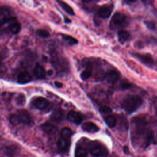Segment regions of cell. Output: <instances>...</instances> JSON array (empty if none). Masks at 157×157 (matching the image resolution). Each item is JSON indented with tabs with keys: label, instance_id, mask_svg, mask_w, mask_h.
<instances>
[{
	"label": "cell",
	"instance_id": "cell-1",
	"mask_svg": "<svg viewBox=\"0 0 157 157\" xmlns=\"http://www.w3.org/2000/svg\"><path fill=\"white\" fill-rule=\"evenodd\" d=\"M152 137L151 131L147 128V122L145 118L136 117L133 120L132 128V139L138 142L142 139V144L148 145Z\"/></svg>",
	"mask_w": 157,
	"mask_h": 157
},
{
	"label": "cell",
	"instance_id": "cell-2",
	"mask_svg": "<svg viewBox=\"0 0 157 157\" xmlns=\"http://www.w3.org/2000/svg\"><path fill=\"white\" fill-rule=\"evenodd\" d=\"M143 103V100L142 98L135 94L128 95L121 102V105L122 109L129 114H131L137 109L142 105Z\"/></svg>",
	"mask_w": 157,
	"mask_h": 157
},
{
	"label": "cell",
	"instance_id": "cell-3",
	"mask_svg": "<svg viewBox=\"0 0 157 157\" xmlns=\"http://www.w3.org/2000/svg\"><path fill=\"white\" fill-rule=\"evenodd\" d=\"M126 17L123 13L120 12L115 13L110 20V28L112 29H115L122 26L126 21Z\"/></svg>",
	"mask_w": 157,
	"mask_h": 157
},
{
	"label": "cell",
	"instance_id": "cell-4",
	"mask_svg": "<svg viewBox=\"0 0 157 157\" xmlns=\"http://www.w3.org/2000/svg\"><path fill=\"white\" fill-rule=\"evenodd\" d=\"M133 56L136 58H137V59H138L143 64L151 68L155 65V61L153 60V57L151 56V55L148 53H146V54L134 53Z\"/></svg>",
	"mask_w": 157,
	"mask_h": 157
},
{
	"label": "cell",
	"instance_id": "cell-5",
	"mask_svg": "<svg viewBox=\"0 0 157 157\" xmlns=\"http://www.w3.org/2000/svg\"><path fill=\"white\" fill-rule=\"evenodd\" d=\"M67 117L71 122L76 124H80L83 120L82 115L79 112L74 110H70L67 113Z\"/></svg>",
	"mask_w": 157,
	"mask_h": 157
},
{
	"label": "cell",
	"instance_id": "cell-6",
	"mask_svg": "<svg viewBox=\"0 0 157 157\" xmlns=\"http://www.w3.org/2000/svg\"><path fill=\"white\" fill-rule=\"evenodd\" d=\"M49 104V101L47 99L42 97H39L34 101V106L37 109L42 110L45 109L48 106Z\"/></svg>",
	"mask_w": 157,
	"mask_h": 157
},
{
	"label": "cell",
	"instance_id": "cell-7",
	"mask_svg": "<svg viewBox=\"0 0 157 157\" xmlns=\"http://www.w3.org/2000/svg\"><path fill=\"white\" fill-rule=\"evenodd\" d=\"M120 77L119 73L115 70H111L109 71L105 74V79L107 82L110 83H114L116 82Z\"/></svg>",
	"mask_w": 157,
	"mask_h": 157
},
{
	"label": "cell",
	"instance_id": "cell-8",
	"mask_svg": "<svg viewBox=\"0 0 157 157\" xmlns=\"http://www.w3.org/2000/svg\"><path fill=\"white\" fill-rule=\"evenodd\" d=\"M82 129L83 131L90 133L96 132L99 129V127L96 124L91 121L85 122V123H83V124L82 125Z\"/></svg>",
	"mask_w": 157,
	"mask_h": 157
},
{
	"label": "cell",
	"instance_id": "cell-9",
	"mask_svg": "<svg viewBox=\"0 0 157 157\" xmlns=\"http://www.w3.org/2000/svg\"><path fill=\"white\" fill-rule=\"evenodd\" d=\"M18 117L19 118L20 123L23 124H29L31 121L30 115L29 113L25 110H21L19 111Z\"/></svg>",
	"mask_w": 157,
	"mask_h": 157
},
{
	"label": "cell",
	"instance_id": "cell-10",
	"mask_svg": "<svg viewBox=\"0 0 157 157\" xmlns=\"http://www.w3.org/2000/svg\"><path fill=\"white\" fill-rule=\"evenodd\" d=\"M34 74L38 78H44L45 77L46 72L45 69L40 64L37 63L34 69Z\"/></svg>",
	"mask_w": 157,
	"mask_h": 157
},
{
	"label": "cell",
	"instance_id": "cell-11",
	"mask_svg": "<svg viewBox=\"0 0 157 157\" xmlns=\"http://www.w3.org/2000/svg\"><path fill=\"white\" fill-rule=\"evenodd\" d=\"M31 80V77L28 72H21L17 78V81L20 84H25L30 82Z\"/></svg>",
	"mask_w": 157,
	"mask_h": 157
},
{
	"label": "cell",
	"instance_id": "cell-12",
	"mask_svg": "<svg viewBox=\"0 0 157 157\" xmlns=\"http://www.w3.org/2000/svg\"><path fill=\"white\" fill-rule=\"evenodd\" d=\"M64 113L61 110H56L52 113L50 116V119L52 121L58 123H59L63 118Z\"/></svg>",
	"mask_w": 157,
	"mask_h": 157
},
{
	"label": "cell",
	"instance_id": "cell-13",
	"mask_svg": "<svg viewBox=\"0 0 157 157\" xmlns=\"http://www.w3.org/2000/svg\"><path fill=\"white\" fill-rule=\"evenodd\" d=\"M41 129L44 131L45 133L48 134H54L57 131V128L56 126L52 124L49 123H45L41 125Z\"/></svg>",
	"mask_w": 157,
	"mask_h": 157
},
{
	"label": "cell",
	"instance_id": "cell-14",
	"mask_svg": "<svg viewBox=\"0 0 157 157\" xmlns=\"http://www.w3.org/2000/svg\"><path fill=\"white\" fill-rule=\"evenodd\" d=\"M69 147L68 140L65 139L63 137H60L57 142V147L58 150L61 151H66Z\"/></svg>",
	"mask_w": 157,
	"mask_h": 157
},
{
	"label": "cell",
	"instance_id": "cell-15",
	"mask_svg": "<svg viewBox=\"0 0 157 157\" xmlns=\"http://www.w3.org/2000/svg\"><path fill=\"white\" fill-rule=\"evenodd\" d=\"M130 37V34L126 30H120L118 32V40L121 44H124Z\"/></svg>",
	"mask_w": 157,
	"mask_h": 157
},
{
	"label": "cell",
	"instance_id": "cell-16",
	"mask_svg": "<svg viewBox=\"0 0 157 157\" xmlns=\"http://www.w3.org/2000/svg\"><path fill=\"white\" fill-rule=\"evenodd\" d=\"M90 153L94 157L102 156L104 154V150L100 146H94L90 149Z\"/></svg>",
	"mask_w": 157,
	"mask_h": 157
},
{
	"label": "cell",
	"instance_id": "cell-17",
	"mask_svg": "<svg viewBox=\"0 0 157 157\" xmlns=\"http://www.w3.org/2000/svg\"><path fill=\"white\" fill-rule=\"evenodd\" d=\"M9 29L10 31L13 34H17L20 32L21 29V25L20 23L13 21L10 23L9 25Z\"/></svg>",
	"mask_w": 157,
	"mask_h": 157
},
{
	"label": "cell",
	"instance_id": "cell-18",
	"mask_svg": "<svg viewBox=\"0 0 157 157\" xmlns=\"http://www.w3.org/2000/svg\"><path fill=\"white\" fill-rule=\"evenodd\" d=\"M111 10L107 7H101L98 10V15L103 18H107L110 17Z\"/></svg>",
	"mask_w": 157,
	"mask_h": 157
},
{
	"label": "cell",
	"instance_id": "cell-19",
	"mask_svg": "<svg viewBox=\"0 0 157 157\" xmlns=\"http://www.w3.org/2000/svg\"><path fill=\"white\" fill-rule=\"evenodd\" d=\"M58 2L59 4V5L62 7V9L68 14L71 15H74L75 13L74 12V10L72 9V8L68 5L67 4H66V2H64V1H58Z\"/></svg>",
	"mask_w": 157,
	"mask_h": 157
},
{
	"label": "cell",
	"instance_id": "cell-20",
	"mask_svg": "<svg viewBox=\"0 0 157 157\" xmlns=\"http://www.w3.org/2000/svg\"><path fill=\"white\" fill-rule=\"evenodd\" d=\"M104 121L105 123L110 127L113 128L116 125L117 120L115 117L112 115H108L104 118Z\"/></svg>",
	"mask_w": 157,
	"mask_h": 157
},
{
	"label": "cell",
	"instance_id": "cell-21",
	"mask_svg": "<svg viewBox=\"0 0 157 157\" xmlns=\"http://www.w3.org/2000/svg\"><path fill=\"white\" fill-rule=\"evenodd\" d=\"M75 157H87V151L85 148L82 147H77L75 151Z\"/></svg>",
	"mask_w": 157,
	"mask_h": 157
},
{
	"label": "cell",
	"instance_id": "cell-22",
	"mask_svg": "<svg viewBox=\"0 0 157 157\" xmlns=\"http://www.w3.org/2000/svg\"><path fill=\"white\" fill-rule=\"evenodd\" d=\"M61 137L68 140L72 136V131H71V129L70 128H69L67 127H65L62 129L61 132Z\"/></svg>",
	"mask_w": 157,
	"mask_h": 157
},
{
	"label": "cell",
	"instance_id": "cell-23",
	"mask_svg": "<svg viewBox=\"0 0 157 157\" xmlns=\"http://www.w3.org/2000/svg\"><path fill=\"white\" fill-rule=\"evenodd\" d=\"M61 36L63 38V39L65 41H66L67 43L69 45H74L78 43V40L71 36L66 34H61Z\"/></svg>",
	"mask_w": 157,
	"mask_h": 157
},
{
	"label": "cell",
	"instance_id": "cell-24",
	"mask_svg": "<svg viewBox=\"0 0 157 157\" xmlns=\"http://www.w3.org/2000/svg\"><path fill=\"white\" fill-rule=\"evenodd\" d=\"M9 121H10V124L13 126H17L20 123V120H19V118H18L17 114L11 115L9 118Z\"/></svg>",
	"mask_w": 157,
	"mask_h": 157
},
{
	"label": "cell",
	"instance_id": "cell-25",
	"mask_svg": "<svg viewBox=\"0 0 157 157\" xmlns=\"http://www.w3.org/2000/svg\"><path fill=\"white\" fill-rule=\"evenodd\" d=\"M36 34L38 36H39L40 37H42V38H46L48 37L50 35L49 32L46 30V29H39L37 30L36 31Z\"/></svg>",
	"mask_w": 157,
	"mask_h": 157
},
{
	"label": "cell",
	"instance_id": "cell-26",
	"mask_svg": "<svg viewBox=\"0 0 157 157\" xmlns=\"http://www.w3.org/2000/svg\"><path fill=\"white\" fill-rule=\"evenodd\" d=\"M91 75H92L91 71L89 69H86L81 73L80 77L83 80H86L88 78H89L91 76Z\"/></svg>",
	"mask_w": 157,
	"mask_h": 157
},
{
	"label": "cell",
	"instance_id": "cell-27",
	"mask_svg": "<svg viewBox=\"0 0 157 157\" xmlns=\"http://www.w3.org/2000/svg\"><path fill=\"white\" fill-rule=\"evenodd\" d=\"M99 112L101 114H104V115H106V114H109L110 113L112 112V110L110 107H107V106H103L101 107L99 109Z\"/></svg>",
	"mask_w": 157,
	"mask_h": 157
},
{
	"label": "cell",
	"instance_id": "cell-28",
	"mask_svg": "<svg viewBox=\"0 0 157 157\" xmlns=\"http://www.w3.org/2000/svg\"><path fill=\"white\" fill-rule=\"evenodd\" d=\"M144 23L145 24L146 26L150 30H154L155 28V24L152 21H145Z\"/></svg>",
	"mask_w": 157,
	"mask_h": 157
},
{
	"label": "cell",
	"instance_id": "cell-29",
	"mask_svg": "<svg viewBox=\"0 0 157 157\" xmlns=\"http://www.w3.org/2000/svg\"><path fill=\"white\" fill-rule=\"evenodd\" d=\"M15 18L13 17H7L4 18L2 21H1V24H4V23H7L9 22H12L13 21H15Z\"/></svg>",
	"mask_w": 157,
	"mask_h": 157
},
{
	"label": "cell",
	"instance_id": "cell-30",
	"mask_svg": "<svg viewBox=\"0 0 157 157\" xmlns=\"http://www.w3.org/2000/svg\"><path fill=\"white\" fill-rule=\"evenodd\" d=\"M18 99L19 100V101H18V104H23L25 102V97L23 94H20L19 96L18 97Z\"/></svg>",
	"mask_w": 157,
	"mask_h": 157
},
{
	"label": "cell",
	"instance_id": "cell-31",
	"mask_svg": "<svg viewBox=\"0 0 157 157\" xmlns=\"http://www.w3.org/2000/svg\"><path fill=\"white\" fill-rule=\"evenodd\" d=\"M131 84L128 83V82H126V83H123V84L121 85V88H123V89H126V88H128L129 86H131Z\"/></svg>",
	"mask_w": 157,
	"mask_h": 157
},
{
	"label": "cell",
	"instance_id": "cell-32",
	"mask_svg": "<svg viewBox=\"0 0 157 157\" xmlns=\"http://www.w3.org/2000/svg\"><path fill=\"white\" fill-rule=\"evenodd\" d=\"M55 86H56V87H58V88H61V87L63 86L62 83H60V82H55Z\"/></svg>",
	"mask_w": 157,
	"mask_h": 157
},
{
	"label": "cell",
	"instance_id": "cell-33",
	"mask_svg": "<svg viewBox=\"0 0 157 157\" xmlns=\"http://www.w3.org/2000/svg\"><path fill=\"white\" fill-rule=\"evenodd\" d=\"M53 72L52 70H49V71L47 72V74H48V75H52L53 74Z\"/></svg>",
	"mask_w": 157,
	"mask_h": 157
},
{
	"label": "cell",
	"instance_id": "cell-34",
	"mask_svg": "<svg viewBox=\"0 0 157 157\" xmlns=\"http://www.w3.org/2000/svg\"><path fill=\"white\" fill-rule=\"evenodd\" d=\"M64 21H65V22H66V23H70V22L71 21L70 20V19H68V18H65Z\"/></svg>",
	"mask_w": 157,
	"mask_h": 157
},
{
	"label": "cell",
	"instance_id": "cell-35",
	"mask_svg": "<svg viewBox=\"0 0 157 157\" xmlns=\"http://www.w3.org/2000/svg\"><path fill=\"white\" fill-rule=\"evenodd\" d=\"M1 64V59H0V65Z\"/></svg>",
	"mask_w": 157,
	"mask_h": 157
}]
</instances>
